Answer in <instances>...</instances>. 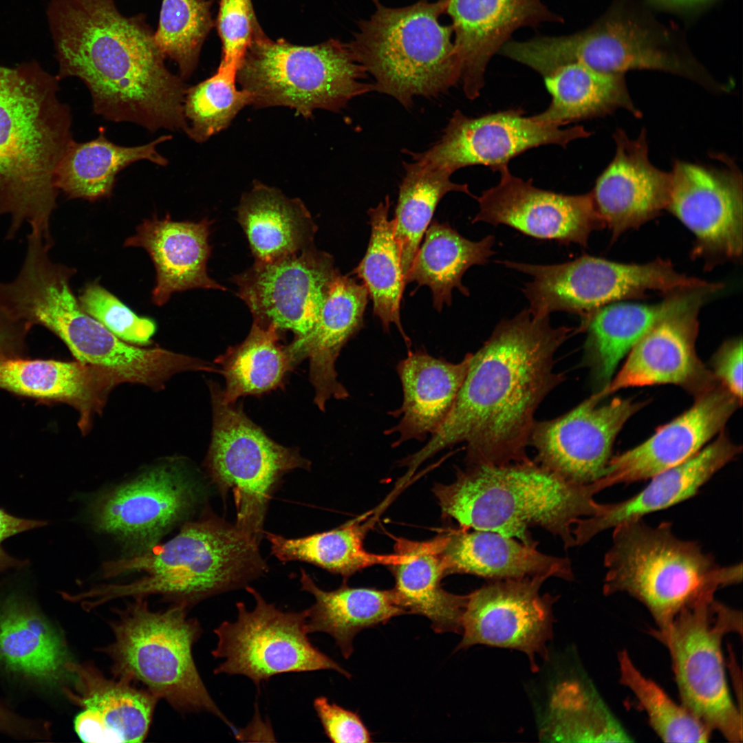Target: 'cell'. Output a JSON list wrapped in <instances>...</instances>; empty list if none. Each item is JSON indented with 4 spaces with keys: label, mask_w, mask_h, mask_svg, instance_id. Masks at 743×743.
Returning <instances> with one entry per match:
<instances>
[{
    "label": "cell",
    "mask_w": 743,
    "mask_h": 743,
    "mask_svg": "<svg viewBox=\"0 0 743 743\" xmlns=\"http://www.w3.org/2000/svg\"><path fill=\"white\" fill-rule=\"evenodd\" d=\"M742 633V614L714 597L681 610L651 634L667 647L681 704L711 732L731 742L742 741V712L726 682L722 644Z\"/></svg>",
    "instance_id": "11"
},
{
    "label": "cell",
    "mask_w": 743,
    "mask_h": 743,
    "mask_svg": "<svg viewBox=\"0 0 743 743\" xmlns=\"http://www.w3.org/2000/svg\"><path fill=\"white\" fill-rule=\"evenodd\" d=\"M620 681L635 696L649 724L666 742H706L711 731L682 704H677L654 681L636 667L628 653L618 654Z\"/></svg>",
    "instance_id": "48"
},
{
    "label": "cell",
    "mask_w": 743,
    "mask_h": 743,
    "mask_svg": "<svg viewBox=\"0 0 743 743\" xmlns=\"http://www.w3.org/2000/svg\"><path fill=\"white\" fill-rule=\"evenodd\" d=\"M172 138L162 135L145 144L125 147L109 140L105 129L91 140H73L56 173L58 191L69 198L95 201L111 195L116 176L122 169L137 161L147 160L166 166L168 160L157 150V146Z\"/></svg>",
    "instance_id": "39"
},
{
    "label": "cell",
    "mask_w": 743,
    "mask_h": 743,
    "mask_svg": "<svg viewBox=\"0 0 743 743\" xmlns=\"http://www.w3.org/2000/svg\"><path fill=\"white\" fill-rule=\"evenodd\" d=\"M300 583L302 590L311 594L315 600L306 609L308 634H329L346 659L352 656L354 639L360 632L385 625L406 614L398 603L393 589L352 588L343 584L326 591L303 569Z\"/></svg>",
    "instance_id": "38"
},
{
    "label": "cell",
    "mask_w": 743,
    "mask_h": 743,
    "mask_svg": "<svg viewBox=\"0 0 743 743\" xmlns=\"http://www.w3.org/2000/svg\"><path fill=\"white\" fill-rule=\"evenodd\" d=\"M58 81L36 61L0 65V216H10V239L28 223L52 240L56 173L74 140Z\"/></svg>",
    "instance_id": "3"
},
{
    "label": "cell",
    "mask_w": 743,
    "mask_h": 743,
    "mask_svg": "<svg viewBox=\"0 0 743 743\" xmlns=\"http://www.w3.org/2000/svg\"><path fill=\"white\" fill-rule=\"evenodd\" d=\"M368 293L363 284L340 272L332 281L311 330L288 345L297 361L308 357L314 402L325 411L328 400H345L346 388L338 380L335 363L346 343L363 326Z\"/></svg>",
    "instance_id": "30"
},
{
    "label": "cell",
    "mask_w": 743,
    "mask_h": 743,
    "mask_svg": "<svg viewBox=\"0 0 743 743\" xmlns=\"http://www.w3.org/2000/svg\"><path fill=\"white\" fill-rule=\"evenodd\" d=\"M47 17L56 77L82 80L96 114L186 133L187 87L166 68L143 16L122 15L114 0H51Z\"/></svg>",
    "instance_id": "2"
},
{
    "label": "cell",
    "mask_w": 743,
    "mask_h": 743,
    "mask_svg": "<svg viewBox=\"0 0 743 743\" xmlns=\"http://www.w3.org/2000/svg\"><path fill=\"white\" fill-rule=\"evenodd\" d=\"M573 329L552 327L549 316L525 309L503 319L475 354L443 424L402 464L413 475L424 461L454 444H466L467 464L504 465L526 453L536 409L563 380L554 355Z\"/></svg>",
    "instance_id": "1"
},
{
    "label": "cell",
    "mask_w": 743,
    "mask_h": 743,
    "mask_svg": "<svg viewBox=\"0 0 743 743\" xmlns=\"http://www.w3.org/2000/svg\"><path fill=\"white\" fill-rule=\"evenodd\" d=\"M65 643L32 601L0 590V665L36 682L53 685L69 676Z\"/></svg>",
    "instance_id": "34"
},
{
    "label": "cell",
    "mask_w": 743,
    "mask_h": 743,
    "mask_svg": "<svg viewBox=\"0 0 743 743\" xmlns=\"http://www.w3.org/2000/svg\"><path fill=\"white\" fill-rule=\"evenodd\" d=\"M701 288L670 294L656 304L616 302L592 314L576 332H588L584 360L596 391L610 383L621 360L656 322Z\"/></svg>",
    "instance_id": "37"
},
{
    "label": "cell",
    "mask_w": 743,
    "mask_h": 743,
    "mask_svg": "<svg viewBox=\"0 0 743 743\" xmlns=\"http://www.w3.org/2000/svg\"><path fill=\"white\" fill-rule=\"evenodd\" d=\"M494 244L493 235L478 241H470L447 222L433 220L405 282H416L418 287L428 286L432 292L433 307L440 312L444 304L451 305L454 288L465 296L469 295V289L462 283V278L470 267L488 261L495 254L492 250Z\"/></svg>",
    "instance_id": "40"
},
{
    "label": "cell",
    "mask_w": 743,
    "mask_h": 743,
    "mask_svg": "<svg viewBox=\"0 0 743 743\" xmlns=\"http://www.w3.org/2000/svg\"><path fill=\"white\" fill-rule=\"evenodd\" d=\"M239 66L220 63L215 74L187 88L184 100L186 133L202 142L227 127L235 116L252 104L249 93L236 87Z\"/></svg>",
    "instance_id": "47"
},
{
    "label": "cell",
    "mask_w": 743,
    "mask_h": 743,
    "mask_svg": "<svg viewBox=\"0 0 743 743\" xmlns=\"http://www.w3.org/2000/svg\"><path fill=\"white\" fill-rule=\"evenodd\" d=\"M313 707L326 736L332 742H372L370 731L357 712L332 703L325 696L316 698Z\"/></svg>",
    "instance_id": "52"
},
{
    "label": "cell",
    "mask_w": 743,
    "mask_h": 743,
    "mask_svg": "<svg viewBox=\"0 0 743 743\" xmlns=\"http://www.w3.org/2000/svg\"><path fill=\"white\" fill-rule=\"evenodd\" d=\"M389 196L368 210L371 235L367 251L352 271L362 280L373 303V312L385 332L394 324L407 346L411 341L402 327L400 308L405 286L400 250L394 235V220L389 219Z\"/></svg>",
    "instance_id": "42"
},
{
    "label": "cell",
    "mask_w": 743,
    "mask_h": 743,
    "mask_svg": "<svg viewBox=\"0 0 743 743\" xmlns=\"http://www.w3.org/2000/svg\"><path fill=\"white\" fill-rule=\"evenodd\" d=\"M71 688L65 693L82 711L74 729L85 742H142L147 736L158 699L126 680L108 678L89 663L69 660Z\"/></svg>",
    "instance_id": "26"
},
{
    "label": "cell",
    "mask_w": 743,
    "mask_h": 743,
    "mask_svg": "<svg viewBox=\"0 0 743 743\" xmlns=\"http://www.w3.org/2000/svg\"><path fill=\"white\" fill-rule=\"evenodd\" d=\"M742 403L717 383L696 396L689 409L660 427L645 442L611 457L599 483L605 489L649 479L685 461L724 429Z\"/></svg>",
    "instance_id": "24"
},
{
    "label": "cell",
    "mask_w": 743,
    "mask_h": 743,
    "mask_svg": "<svg viewBox=\"0 0 743 743\" xmlns=\"http://www.w3.org/2000/svg\"><path fill=\"white\" fill-rule=\"evenodd\" d=\"M255 601L252 610L236 604L237 618L215 629L217 643L211 652L222 661L214 674L242 675L260 687L273 676L292 672L333 670L347 678L351 674L310 642L307 612H285L268 603L251 586L245 587Z\"/></svg>",
    "instance_id": "15"
},
{
    "label": "cell",
    "mask_w": 743,
    "mask_h": 743,
    "mask_svg": "<svg viewBox=\"0 0 743 743\" xmlns=\"http://www.w3.org/2000/svg\"><path fill=\"white\" fill-rule=\"evenodd\" d=\"M521 109H509L477 118L456 110L442 138L422 153L409 154L452 173L459 169L483 165L493 171L532 148L546 144L566 147L590 133L581 126L562 129L524 116Z\"/></svg>",
    "instance_id": "20"
},
{
    "label": "cell",
    "mask_w": 743,
    "mask_h": 743,
    "mask_svg": "<svg viewBox=\"0 0 743 743\" xmlns=\"http://www.w3.org/2000/svg\"><path fill=\"white\" fill-rule=\"evenodd\" d=\"M500 179L477 198L479 212L472 223L504 224L541 239L586 247L590 234L605 226L592 191L565 195L539 189L531 180L513 175L508 164L499 167Z\"/></svg>",
    "instance_id": "23"
},
{
    "label": "cell",
    "mask_w": 743,
    "mask_h": 743,
    "mask_svg": "<svg viewBox=\"0 0 743 743\" xmlns=\"http://www.w3.org/2000/svg\"><path fill=\"white\" fill-rule=\"evenodd\" d=\"M338 272L333 257L312 246L273 261L255 262L233 281L253 321L292 331L301 338L311 330Z\"/></svg>",
    "instance_id": "19"
},
{
    "label": "cell",
    "mask_w": 743,
    "mask_h": 743,
    "mask_svg": "<svg viewBox=\"0 0 743 743\" xmlns=\"http://www.w3.org/2000/svg\"><path fill=\"white\" fill-rule=\"evenodd\" d=\"M213 424L206 460L211 482L225 499L233 496L235 526L259 543L271 496L281 477L310 462L297 450L270 439L234 404H225L221 389L210 385Z\"/></svg>",
    "instance_id": "12"
},
{
    "label": "cell",
    "mask_w": 743,
    "mask_h": 743,
    "mask_svg": "<svg viewBox=\"0 0 743 743\" xmlns=\"http://www.w3.org/2000/svg\"><path fill=\"white\" fill-rule=\"evenodd\" d=\"M603 400L595 392L559 418L535 421L529 444L537 451L536 462L574 483L590 484L602 477L618 433L645 405L614 398L600 405Z\"/></svg>",
    "instance_id": "21"
},
{
    "label": "cell",
    "mask_w": 743,
    "mask_h": 743,
    "mask_svg": "<svg viewBox=\"0 0 743 743\" xmlns=\"http://www.w3.org/2000/svg\"><path fill=\"white\" fill-rule=\"evenodd\" d=\"M122 379L104 367L78 360L25 358L0 360V389L37 403L67 404L79 413L78 425L86 433L100 413L111 390Z\"/></svg>",
    "instance_id": "28"
},
{
    "label": "cell",
    "mask_w": 743,
    "mask_h": 743,
    "mask_svg": "<svg viewBox=\"0 0 743 743\" xmlns=\"http://www.w3.org/2000/svg\"><path fill=\"white\" fill-rule=\"evenodd\" d=\"M540 737L546 742L632 741L595 689L577 680L563 682L554 689Z\"/></svg>",
    "instance_id": "45"
},
{
    "label": "cell",
    "mask_w": 743,
    "mask_h": 743,
    "mask_svg": "<svg viewBox=\"0 0 743 743\" xmlns=\"http://www.w3.org/2000/svg\"><path fill=\"white\" fill-rule=\"evenodd\" d=\"M31 328L0 305V360L25 355L26 338Z\"/></svg>",
    "instance_id": "55"
},
{
    "label": "cell",
    "mask_w": 743,
    "mask_h": 743,
    "mask_svg": "<svg viewBox=\"0 0 743 743\" xmlns=\"http://www.w3.org/2000/svg\"><path fill=\"white\" fill-rule=\"evenodd\" d=\"M404 168L394 220L405 277L441 199L451 191L475 197L467 184L452 182L446 169L417 159L404 162Z\"/></svg>",
    "instance_id": "46"
},
{
    "label": "cell",
    "mask_w": 743,
    "mask_h": 743,
    "mask_svg": "<svg viewBox=\"0 0 743 743\" xmlns=\"http://www.w3.org/2000/svg\"><path fill=\"white\" fill-rule=\"evenodd\" d=\"M349 45L330 40L313 46L252 39L237 72L241 89L257 107L285 106L310 117L318 109L337 111L374 90Z\"/></svg>",
    "instance_id": "10"
},
{
    "label": "cell",
    "mask_w": 743,
    "mask_h": 743,
    "mask_svg": "<svg viewBox=\"0 0 743 743\" xmlns=\"http://www.w3.org/2000/svg\"><path fill=\"white\" fill-rule=\"evenodd\" d=\"M434 493L444 517L460 528L490 530L537 546L529 531L539 526L576 546L572 529L600 508L599 482H569L530 459L504 465L467 464Z\"/></svg>",
    "instance_id": "4"
},
{
    "label": "cell",
    "mask_w": 743,
    "mask_h": 743,
    "mask_svg": "<svg viewBox=\"0 0 743 743\" xmlns=\"http://www.w3.org/2000/svg\"><path fill=\"white\" fill-rule=\"evenodd\" d=\"M74 274L64 266L37 273L21 290L17 310L32 326H43L58 337L76 360L112 371L123 383L153 389L180 372L213 371V365L198 358L117 337L81 308L70 286Z\"/></svg>",
    "instance_id": "9"
},
{
    "label": "cell",
    "mask_w": 743,
    "mask_h": 743,
    "mask_svg": "<svg viewBox=\"0 0 743 743\" xmlns=\"http://www.w3.org/2000/svg\"><path fill=\"white\" fill-rule=\"evenodd\" d=\"M440 536L446 575L469 574L490 581L535 576L574 578L568 559L543 554L537 546L498 532L460 528Z\"/></svg>",
    "instance_id": "32"
},
{
    "label": "cell",
    "mask_w": 743,
    "mask_h": 743,
    "mask_svg": "<svg viewBox=\"0 0 743 743\" xmlns=\"http://www.w3.org/2000/svg\"><path fill=\"white\" fill-rule=\"evenodd\" d=\"M111 621L113 641L101 648L111 660L114 677L140 682L158 700L181 713L206 712L233 730L232 722L208 691L195 665L193 647L202 634L189 607L176 603L151 610L144 597L133 598Z\"/></svg>",
    "instance_id": "8"
},
{
    "label": "cell",
    "mask_w": 743,
    "mask_h": 743,
    "mask_svg": "<svg viewBox=\"0 0 743 743\" xmlns=\"http://www.w3.org/2000/svg\"><path fill=\"white\" fill-rule=\"evenodd\" d=\"M715 378L742 402V340L724 343L711 360Z\"/></svg>",
    "instance_id": "53"
},
{
    "label": "cell",
    "mask_w": 743,
    "mask_h": 743,
    "mask_svg": "<svg viewBox=\"0 0 743 743\" xmlns=\"http://www.w3.org/2000/svg\"><path fill=\"white\" fill-rule=\"evenodd\" d=\"M279 336L274 325L253 321L246 339L216 359L226 381L220 392L224 403L235 404L241 396L261 394L282 384L297 361L288 346L281 345Z\"/></svg>",
    "instance_id": "43"
},
{
    "label": "cell",
    "mask_w": 743,
    "mask_h": 743,
    "mask_svg": "<svg viewBox=\"0 0 743 743\" xmlns=\"http://www.w3.org/2000/svg\"><path fill=\"white\" fill-rule=\"evenodd\" d=\"M369 522L352 520L331 530L301 538H286L268 532L272 554L282 562L299 561L314 564L332 573L348 577L376 565L391 566L402 561L398 552L379 554L364 548Z\"/></svg>",
    "instance_id": "44"
},
{
    "label": "cell",
    "mask_w": 743,
    "mask_h": 743,
    "mask_svg": "<svg viewBox=\"0 0 743 743\" xmlns=\"http://www.w3.org/2000/svg\"><path fill=\"white\" fill-rule=\"evenodd\" d=\"M718 435L689 459L649 478V484L634 496L617 503L601 504L594 515L579 519L572 529L576 546L583 545L623 522L643 518L693 497L741 453L742 447L723 430Z\"/></svg>",
    "instance_id": "29"
},
{
    "label": "cell",
    "mask_w": 743,
    "mask_h": 743,
    "mask_svg": "<svg viewBox=\"0 0 743 743\" xmlns=\"http://www.w3.org/2000/svg\"><path fill=\"white\" fill-rule=\"evenodd\" d=\"M259 543L209 510L185 524L164 544L140 555L104 563V577L144 572L126 583L100 584L78 594L85 610L125 597L159 594L189 607L210 596L246 587L267 572Z\"/></svg>",
    "instance_id": "5"
},
{
    "label": "cell",
    "mask_w": 743,
    "mask_h": 743,
    "mask_svg": "<svg viewBox=\"0 0 743 743\" xmlns=\"http://www.w3.org/2000/svg\"><path fill=\"white\" fill-rule=\"evenodd\" d=\"M604 564V594L623 592L635 598L657 628L667 626L685 607L714 597L718 589L742 579L741 563L720 566L698 542L677 537L671 523L654 527L642 518L613 528Z\"/></svg>",
    "instance_id": "6"
},
{
    "label": "cell",
    "mask_w": 743,
    "mask_h": 743,
    "mask_svg": "<svg viewBox=\"0 0 743 743\" xmlns=\"http://www.w3.org/2000/svg\"><path fill=\"white\" fill-rule=\"evenodd\" d=\"M460 80L469 99L479 96L492 56L521 27L560 21L541 0H449Z\"/></svg>",
    "instance_id": "27"
},
{
    "label": "cell",
    "mask_w": 743,
    "mask_h": 743,
    "mask_svg": "<svg viewBox=\"0 0 743 743\" xmlns=\"http://www.w3.org/2000/svg\"><path fill=\"white\" fill-rule=\"evenodd\" d=\"M713 285L697 290L687 301L656 322L627 354L619 372L603 389V398L620 389L654 385L680 386L697 396L719 382L697 356L698 311L713 294Z\"/></svg>",
    "instance_id": "22"
},
{
    "label": "cell",
    "mask_w": 743,
    "mask_h": 743,
    "mask_svg": "<svg viewBox=\"0 0 743 743\" xmlns=\"http://www.w3.org/2000/svg\"><path fill=\"white\" fill-rule=\"evenodd\" d=\"M237 220L255 262L273 261L314 246L317 226L303 202L260 182L241 197Z\"/></svg>",
    "instance_id": "36"
},
{
    "label": "cell",
    "mask_w": 743,
    "mask_h": 743,
    "mask_svg": "<svg viewBox=\"0 0 743 743\" xmlns=\"http://www.w3.org/2000/svg\"><path fill=\"white\" fill-rule=\"evenodd\" d=\"M440 535L423 541L397 539L396 552L402 561L391 566L399 605L406 614L428 618L435 633H461L462 621L468 594L445 590L441 581L446 576L442 552Z\"/></svg>",
    "instance_id": "35"
},
{
    "label": "cell",
    "mask_w": 743,
    "mask_h": 743,
    "mask_svg": "<svg viewBox=\"0 0 743 743\" xmlns=\"http://www.w3.org/2000/svg\"><path fill=\"white\" fill-rule=\"evenodd\" d=\"M660 33L633 17L610 14L579 33L524 41L519 57L543 77L563 65L579 63L608 74L631 69L669 72L710 90L722 91L693 58L677 51Z\"/></svg>",
    "instance_id": "14"
},
{
    "label": "cell",
    "mask_w": 743,
    "mask_h": 743,
    "mask_svg": "<svg viewBox=\"0 0 743 743\" xmlns=\"http://www.w3.org/2000/svg\"><path fill=\"white\" fill-rule=\"evenodd\" d=\"M199 484L182 462L169 461L96 496L87 509L98 532L120 542L127 557L142 554L196 506Z\"/></svg>",
    "instance_id": "16"
},
{
    "label": "cell",
    "mask_w": 743,
    "mask_h": 743,
    "mask_svg": "<svg viewBox=\"0 0 743 743\" xmlns=\"http://www.w3.org/2000/svg\"><path fill=\"white\" fill-rule=\"evenodd\" d=\"M250 0H220L218 30L222 41V63L239 66L252 39Z\"/></svg>",
    "instance_id": "51"
},
{
    "label": "cell",
    "mask_w": 743,
    "mask_h": 743,
    "mask_svg": "<svg viewBox=\"0 0 743 743\" xmlns=\"http://www.w3.org/2000/svg\"><path fill=\"white\" fill-rule=\"evenodd\" d=\"M449 0L420 1L402 8L377 1L361 22L350 49L358 63L374 78V89L408 108L416 96L446 92L460 79L451 36L441 15Z\"/></svg>",
    "instance_id": "7"
},
{
    "label": "cell",
    "mask_w": 743,
    "mask_h": 743,
    "mask_svg": "<svg viewBox=\"0 0 743 743\" xmlns=\"http://www.w3.org/2000/svg\"><path fill=\"white\" fill-rule=\"evenodd\" d=\"M471 356L468 353L460 362L453 363L424 351L409 350L396 367L403 402L391 414L401 418L385 432L398 435L394 446L411 440H424L439 429L454 404Z\"/></svg>",
    "instance_id": "33"
},
{
    "label": "cell",
    "mask_w": 743,
    "mask_h": 743,
    "mask_svg": "<svg viewBox=\"0 0 743 743\" xmlns=\"http://www.w3.org/2000/svg\"><path fill=\"white\" fill-rule=\"evenodd\" d=\"M47 521L21 518L11 515L0 507V574L10 569L21 570L29 563L9 554L3 548V543L8 538L32 529L43 527Z\"/></svg>",
    "instance_id": "54"
},
{
    "label": "cell",
    "mask_w": 743,
    "mask_h": 743,
    "mask_svg": "<svg viewBox=\"0 0 743 743\" xmlns=\"http://www.w3.org/2000/svg\"><path fill=\"white\" fill-rule=\"evenodd\" d=\"M614 138V157L598 177L592 193L605 226L616 239L667 208L671 175L651 163L645 129L637 138L630 139L618 129Z\"/></svg>",
    "instance_id": "25"
},
{
    "label": "cell",
    "mask_w": 743,
    "mask_h": 743,
    "mask_svg": "<svg viewBox=\"0 0 743 743\" xmlns=\"http://www.w3.org/2000/svg\"><path fill=\"white\" fill-rule=\"evenodd\" d=\"M499 263L531 276L523 292L533 316L566 312L580 316V327L597 310L621 300L649 291L670 295L711 283L681 274L661 259L643 264L623 263L584 255L552 265Z\"/></svg>",
    "instance_id": "13"
},
{
    "label": "cell",
    "mask_w": 743,
    "mask_h": 743,
    "mask_svg": "<svg viewBox=\"0 0 743 743\" xmlns=\"http://www.w3.org/2000/svg\"><path fill=\"white\" fill-rule=\"evenodd\" d=\"M12 722V713L0 706V731L8 730Z\"/></svg>",
    "instance_id": "57"
},
{
    "label": "cell",
    "mask_w": 743,
    "mask_h": 743,
    "mask_svg": "<svg viewBox=\"0 0 743 743\" xmlns=\"http://www.w3.org/2000/svg\"><path fill=\"white\" fill-rule=\"evenodd\" d=\"M211 26L207 1L162 0L154 39L164 56L177 64L182 79L187 78L195 68Z\"/></svg>",
    "instance_id": "49"
},
{
    "label": "cell",
    "mask_w": 743,
    "mask_h": 743,
    "mask_svg": "<svg viewBox=\"0 0 743 743\" xmlns=\"http://www.w3.org/2000/svg\"><path fill=\"white\" fill-rule=\"evenodd\" d=\"M211 222L173 221L169 215L144 220L125 247L144 248L156 272L152 301L162 306L175 292L195 288L226 290L211 279L206 264L211 254L208 243Z\"/></svg>",
    "instance_id": "31"
},
{
    "label": "cell",
    "mask_w": 743,
    "mask_h": 743,
    "mask_svg": "<svg viewBox=\"0 0 743 743\" xmlns=\"http://www.w3.org/2000/svg\"><path fill=\"white\" fill-rule=\"evenodd\" d=\"M545 576L490 581L468 594L456 649L476 645L524 653L533 671L536 658L548 657L552 636V605L557 597L541 595Z\"/></svg>",
    "instance_id": "17"
},
{
    "label": "cell",
    "mask_w": 743,
    "mask_h": 743,
    "mask_svg": "<svg viewBox=\"0 0 743 743\" xmlns=\"http://www.w3.org/2000/svg\"><path fill=\"white\" fill-rule=\"evenodd\" d=\"M78 299L84 311L127 343L147 345L155 332L153 320L137 315L98 282L87 283Z\"/></svg>",
    "instance_id": "50"
},
{
    "label": "cell",
    "mask_w": 743,
    "mask_h": 743,
    "mask_svg": "<svg viewBox=\"0 0 743 743\" xmlns=\"http://www.w3.org/2000/svg\"><path fill=\"white\" fill-rule=\"evenodd\" d=\"M552 96L548 107L532 116L537 121L560 126L605 116L624 109L639 118L641 113L629 96L623 74H608L572 63L544 76Z\"/></svg>",
    "instance_id": "41"
},
{
    "label": "cell",
    "mask_w": 743,
    "mask_h": 743,
    "mask_svg": "<svg viewBox=\"0 0 743 743\" xmlns=\"http://www.w3.org/2000/svg\"><path fill=\"white\" fill-rule=\"evenodd\" d=\"M660 6L673 9H689L704 6L712 0H653Z\"/></svg>",
    "instance_id": "56"
},
{
    "label": "cell",
    "mask_w": 743,
    "mask_h": 743,
    "mask_svg": "<svg viewBox=\"0 0 743 743\" xmlns=\"http://www.w3.org/2000/svg\"><path fill=\"white\" fill-rule=\"evenodd\" d=\"M712 167L677 160L668 209L696 237L693 254L711 261L742 253V175L733 162Z\"/></svg>",
    "instance_id": "18"
}]
</instances>
